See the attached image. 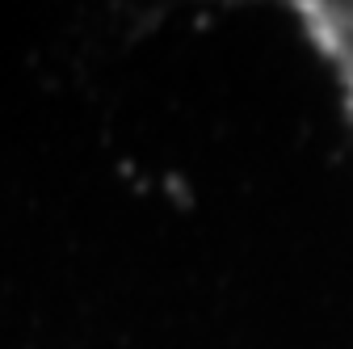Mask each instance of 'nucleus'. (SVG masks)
I'll use <instances>...</instances> for the list:
<instances>
[{
	"instance_id": "f257e3e1",
	"label": "nucleus",
	"mask_w": 353,
	"mask_h": 349,
	"mask_svg": "<svg viewBox=\"0 0 353 349\" xmlns=\"http://www.w3.org/2000/svg\"><path fill=\"white\" fill-rule=\"evenodd\" d=\"M324 30L336 38V51H341V59H345V68H349V80H353V21H345L336 9H328V13H324Z\"/></svg>"
}]
</instances>
